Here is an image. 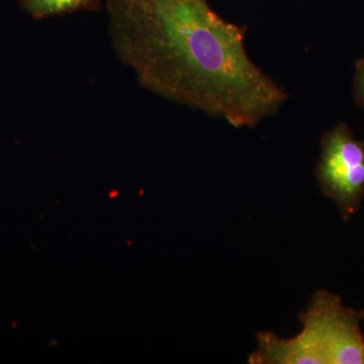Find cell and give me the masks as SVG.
<instances>
[{
	"instance_id": "5b68a950",
	"label": "cell",
	"mask_w": 364,
	"mask_h": 364,
	"mask_svg": "<svg viewBox=\"0 0 364 364\" xmlns=\"http://www.w3.org/2000/svg\"><path fill=\"white\" fill-rule=\"evenodd\" d=\"M354 95L359 107L364 109V56L356 63Z\"/></svg>"
},
{
	"instance_id": "7a4b0ae2",
	"label": "cell",
	"mask_w": 364,
	"mask_h": 364,
	"mask_svg": "<svg viewBox=\"0 0 364 364\" xmlns=\"http://www.w3.org/2000/svg\"><path fill=\"white\" fill-rule=\"evenodd\" d=\"M360 314L345 308L336 294L318 291L299 314L303 330L291 339L274 333L257 335L252 364H364Z\"/></svg>"
},
{
	"instance_id": "3957f363",
	"label": "cell",
	"mask_w": 364,
	"mask_h": 364,
	"mask_svg": "<svg viewBox=\"0 0 364 364\" xmlns=\"http://www.w3.org/2000/svg\"><path fill=\"white\" fill-rule=\"evenodd\" d=\"M316 177L342 217L350 219L364 198V142L355 139L346 124H337L323 136Z\"/></svg>"
},
{
	"instance_id": "6da1fadb",
	"label": "cell",
	"mask_w": 364,
	"mask_h": 364,
	"mask_svg": "<svg viewBox=\"0 0 364 364\" xmlns=\"http://www.w3.org/2000/svg\"><path fill=\"white\" fill-rule=\"evenodd\" d=\"M107 11L112 49L144 90L238 129L289 97L248 56L247 28L208 0H107Z\"/></svg>"
},
{
	"instance_id": "277c9868",
	"label": "cell",
	"mask_w": 364,
	"mask_h": 364,
	"mask_svg": "<svg viewBox=\"0 0 364 364\" xmlns=\"http://www.w3.org/2000/svg\"><path fill=\"white\" fill-rule=\"evenodd\" d=\"M21 9L35 20L88 11L97 13L102 0H20Z\"/></svg>"
}]
</instances>
